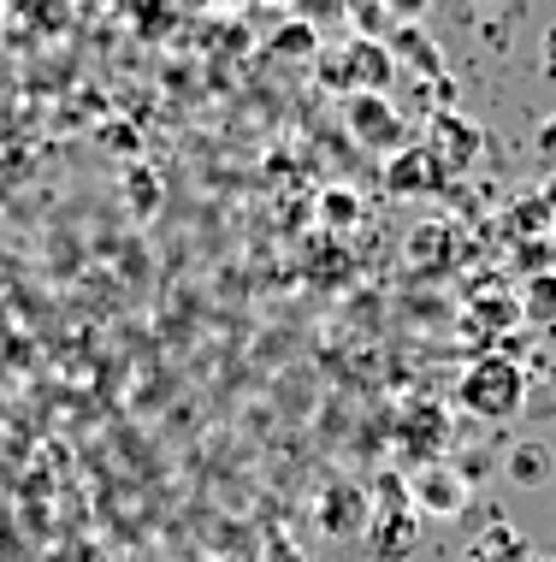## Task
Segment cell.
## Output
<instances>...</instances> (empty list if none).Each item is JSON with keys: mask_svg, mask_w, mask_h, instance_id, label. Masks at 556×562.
Returning <instances> with one entry per match:
<instances>
[{"mask_svg": "<svg viewBox=\"0 0 556 562\" xmlns=\"http://www.w3.org/2000/svg\"><path fill=\"white\" fill-rule=\"evenodd\" d=\"M320 78L332 83L343 101H350V95H385L390 78H397V59H390L385 42L355 36V42H343V48H332L320 59Z\"/></svg>", "mask_w": 556, "mask_h": 562, "instance_id": "7a4b0ae2", "label": "cell"}, {"mask_svg": "<svg viewBox=\"0 0 556 562\" xmlns=\"http://www.w3.org/2000/svg\"><path fill=\"white\" fill-rule=\"evenodd\" d=\"M533 148H538V160H551V166H556V113L545 119V125H538V136H533Z\"/></svg>", "mask_w": 556, "mask_h": 562, "instance_id": "2e32d148", "label": "cell"}, {"mask_svg": "<svg viewBox=\"0 0 556 562\" xmlns=\"http://www.w3.org/2000/svg\"><path fill=\"white\" fill-rule=\"evenodd\" d=\"M533 562H556V557H533Z\"/></svg>", "mask_w": 556, "mask_h": 562, "instance_id": "ac0fdd59", "label": "cell"}, {"mask_svg": "<svg viewBox=\"0 0 556 562\" xmlns=\"http://www.w3.org/2000/svg\"><path fill=\"white\" fill-rule=\"evenodd\" d=\"M551 468H556V445H545V438H521L509 450V480L515 485H545Z\"/></svg>", "mask_w": 556, "mask_h": 562, "instance_id": "9c48e42d", "label": "cell"}, {"mask_svg": "<svg viewBox=\"0 0 556 562\" xmlns=\"http://www.w3.org/2000/svg\"><path fill=\"white\" fill-rule=\"evenodd\" d=\"M343 125L355 131V143H367V148H409L402 136H409V125H402V113L390 108V95H350L343 101Z\"/></svg>", "mask_w": 556, "mask_h": 562, "instance_id": "3957f363", "label": "cell"}, {"mask_svg": "<svg viewBox=\"0 0 556 562\" xmlns=\"http://www.w3.org/2000/svg\"><path fill=\"white\" fill-rule=\"evenodd\" d=\"M456 403L468 408L474 420H515L521 403H527V373L509 356H479L456 385Z\"/></svg>", "mask_w": 556, "mask_h": 562, "instance_id": "6da1fadb", "label": "cell"}, {"mask_svg": "<svg viewBox=\"0 0 556 562\" xmlns=\"http://www.w3.org/2000/svg\"><path fill=\"white\" fill-rule=\"evenodd\" d=\"M432 136H439V148H432V155H439V166L450 160V166H462V160H474L479 155V131L474 125H462V119H450V113H439V125H432Z\"/></svg>", "mask_w": 556, "mask_h": 562, "instance_id": "8fae6325", "label": "cell"}, {"mask_svg": "<svg viewBox=\"0 0 556 562\" xmlns=\"http://www.w3.org/2000/svg\"><path fill=\"white\" fill-rule=\"evenodd\" d=\"M355 24H362V30H379V24H385V12H373V7H362V12H355Z\"/></svg>", "mask_w": 556, "mask_h": 562, "instance_id": "e0dca14e", "label": "cell"}, {"mask_svg": "<svg viewBox=\"0 0 556 562\" xmlns=\"http://www.w3.org/2000/svg\"><path fill=\"white\" fill-rule=\"evenodd\" d=\"M521 308H527L538 326H551V321H556V279H551V272H545V279H533V284H527V296H521Z\"/></svg>", "mask_w": 556, "mask_h": 562, "instance_id": "5bb4252c", "label": "cell"}, {"mask_svg": "<svg viewBox=\"0 0 556 562\" xmlns=\"http://www.w3.org/2000/svg\"><path fill=\"white\" fill-rule=\"evenodd\" d=\"M444 408H432V403H420L409 408V420H402V450H420V456H439L444 450Z\"/></svg>", "mask_w": 556, "mask_h": 562, "instance_id": "30bf717a", "label": "cell"}, {"mask_svg": "<svg viewBox=\"0 0 556 562\" xmlns=\"http://www.w3.org/2000/svg\"><path fill=\"white\" fill-rule=\"evenodd\" d=\"M320 220L332 225V232L355 225V220H362V195H355V190H326L320 195Z\"/></svg>", "mask_w": 556, "mask_h": 562, "instance_id": "7c38bea8", "label": "cell"}, {"mask_svg": "<svg viewBox=\"0 0 556 562\" xmlns=\"http://www.w3.org/2000/svg\"><path fill=\"white\" fill-rule=\"evenodd\" d=\"M362 521H373L362 485H350V480L326 485V497H320V527H326V533H332V539H367Z\"/></svg>", "mask_w": 556, "mask_h": 562, "instance_id": "277c9868", "label": "cell"}, {"mask_svg": "<svg viewBox=\"0 0 556 562\" xmlns=\"http://www.w3.org/2000/svg\"><path fill=\"white\" fill-rule=\"evenodd\" d=\"M415 504H420V515H439V521H444V515H462V509H468V480L432 462V468H420V474H415Z\"/></svg>", "mask_w": 556, "mask_h": 562, "instance_id": "52a82bcc", "label": "cell"}, {"mask_svg": "<svg viewBox=\"0 0 556 562\" xmlns=\"http://www.w3.org/2000/svg\"><path fill=\"white\" fill-rule=\"evenodd\" d=\"M314 48H320V42H314V30L296 19V24H284L279 36H273V54L279 59H314Z\"/></svg>", "mask_w": 556, "mask_h": 562, "instance_id": "4fadbf2b", "label": "cell"}, {"mask_svg": "<svg viewBox=\"0 0 556 562\" xmlns=\"http://www.w3.org/2000/svg\"><path fill=\"white\" fill-rule=\"evenodd\" d=\"M439 178H444V166H439V155H432L427 143H409L397 160L385 166V190L390 195H427V190H439Z\"/></svg>", "mask_w": 556, "mask_h": 562, "instance_id": "8992f818", "label": "cell"}, {"mask_svg": "<svg viewBox=\"0 0 556 562\" xmlns=\"http://www.w3.org/2000/svg\"><path fill=\"white\" fill-rule=\"evenodd\" d=\"M397 48L409 54V59H415L420 71H432V78H439V71H444V59H439V48H432L427 36H415V30H402V36H397Z\"/></svg>", "mask_w": 556, "mask_h": 562, "instance_id": "9a60e30c", "label": "cell"}, {"mask_svg": "<svg viewBox=\"0 0 556 562\" xmlns=\"http://www.w3.org/2000/svg\"><path fill=\"white\" fill-rule=\"evenodd\" d=\"M367 551H373V562H409L420 551V515L385 509L379 521L367 527Z\"/></svg>", "mask_w": 556, "mask_h": 562, "instance_id": "5b68a950", "label": "cell"}, {"mask_svg": "<svg viewBox=\"0 0 556 562\" xmlns=\"http://www.w3.org/2000/svg\"><path fill=\"white\" fill-rule=\"evenodd\" d=\"M462 562H533V551H527V539H521L509 521H491V527H479V539L468 544Z\"/></svg>", "mask_w": 556, "mask_h": 562, "instance_id": "ba28073f", "label": "cell"}]
</instances>
